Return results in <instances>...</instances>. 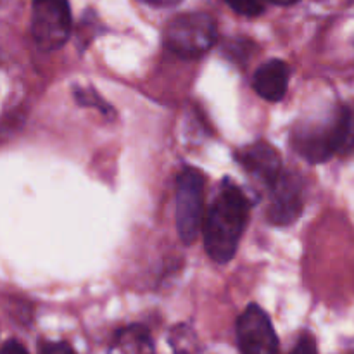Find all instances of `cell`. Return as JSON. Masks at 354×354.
<instances>
[{
	"mask_svg": "<svg viewBox=\"0 0 354 354\" xmlns=\"http://www.w3.org/2000/svg\"><path fill=\"white\" fill-rule=\"evenodd\" d=\"M249 209L248 196L230 180H225L204 221V244L213 261L228 263L234 258L248 225Z\"/></svg>",
	"mask_w": 354,
	"mask_h": 354,
	"instance_id": "cell-1",
	"label": "cell"
},
{
	"mask_svg": "<svg viewBox=\"0 0 354 354\" xmlns=\"http://www.w3.org/2000/svg\"><path fill=\"white\" fill-rule=\"evenodd\" d=\"M216 40V23L204 12L180 14L165 30V45L183 59L201 57L213 48Z\"/></svg>",
	"mask_w": 354,
	"mask_h": 354,
	"instance_id": "cell-2",
	"label": "cell"
},
{
	"mask_svg": "<svg viewBox=\"0 0 354 354\" xmlns=\"http://www.w3.org/2000/svg\"><path fill=\"white\" fill-rule=\"evenodd\" d=\"M30 30L40 50H59L71 35V9L68 0H33Z\"/></svg>",
	"mask_w": 354,
	"mask_h": 354,
	"instance_id": "cell-3",
	"label": "cell"
},
{
	"mask_svg": "<svg viewBox=\"0 0 354 354\" xmlns=\"http://www.w3.org/2000/svg\"><path fill=\"white\" fill-rule=\"evenodd\" d=\"M204 175L196 168H183L176 178V230L183 244H192L203 225Z\"/></svg>",
	"mask_w": 354,
	"mask_h": 354,
	"instance_id": "cell-4",
	"label": "cell"
},
{
	"mask_svg": "<svg viewBox=\"0 0 354 354\" xmlns=\"http://www.w3.org/2000/svg\"><path fill=\"white\" fill-rule=\"evenodd\" d=\"M237 344L241 354H279L275 328L258 304H249L239 317Z\"/></svg>",
	"mask_w": 354,
	"mask_h": 354,
	"instance_id": "cell-5",
	"label": "cell"
},
{
	"mask_svg": "<svg viewBox=\"0 0 354 354\" xmlns=\"http://www.w3.org/2000/svg\"><path fill=\"white\" fill-rule=\"evenodd\" d=\"M304 207L303 185L292 173H282L279 180L270 187V204L266 216L272 225L287 227L301 216Z\"/></svg>",
	"mask_w": 354,
	"mask_h": 354,
	"instance_id": "cell-6",
	"label": "cell"
},
{
	"mask_svg": "<svg viewBox=\"0 0 354 354\" xmlns=\"http://www.w3.org/2000/svg\"><path fill=\"white\" fill-rule=\"evenodd\" d=\"M237 159L249 175L265 183L266 187H272L283 173L282 158L277 149L265 140L254 142L242 149L237 154Z\"/></svg>",
	"mask_w": 354,
	"mask_h": 354,
	"instance_id": "cell-7",
	"label": "cell"
},
{
	"mask_svg": "<svg viewBox=\"0 0 354 354\" xmlns=\"http://www.w3.org/2000/svg\"><path fill=\"white\" fill-rule=\"evenodd\" d=\"M289 66L280 59H272L259 66L252 80V86L265 100L279 102L286 97L287 88H289Z\"/></svg>",
	"mask_w": 354,
	"mask_h": 354,
	"instance_id": "cell-8",
	"label": "cell"
},
{
	"mask_svg": "<svg viewBox=\"0 0 354 354\" xmlns=\"http://www.w3.org/2000/svg\"><path fill=\"white\" fill-rule=\"evenodd\" d=\"M109 354H154V342L145 327L128 325L114 334Z\"/></svg>",
	"mask_w": 354,
	"mask_h": 354,
	"instance_id": "cell-9",
	"label": "cell"
},
{
	"mask_svg": "<svg viewBox=\"0 0 354 354\" xmlns=\"http://www.w3.org/2000/svg\"><path fill=\"white\" fill-rule=\"evenodd\" d=\"M169 344L175 354H197L199 353V342L197 335L189 325H176L169 332Z\"/></svg>",
	"mask_w": 354,
	"mask_h": 354,
	"instance_id": "cell-10",
	"label": "cell"
},
{
	"mask_svg": "<svg viewBox=\"0 0 354 354\" xmlns=\"http://www.w3.org/2000/svg\"><path fill=\"white\" fill-rule=\"evenodd\" d=\"M75 99L78 100V104H82V106L97 107V109L102 111L104 114L113 113V107L107 106V104L104 102L102 97L92 88H75Z\"/></svg>",
	"mask_w": 354,
	"mask_h": 354,
	"instance_id": "cell-11",
	"label": "cell"
},
{
	"mask_svg": "<svg viewBox=\"0 0 354 354\" xmlns=\"http://www.w3.org/2000/svg\"><path fill=\"white\" fill-rule=\"evenodd\" d=\"M235 12L242 14V16H259L265 10L263 7V0H225Z\"/></svg>",
	"mask_w": 354,
	"mask_h": 354,
	"instance_id": "cell-12",
	"label": "cell"
},
{
	"mask_svg": "<svg viewBox=\"0 0 354 354\" xmlns=\"http://www.w3.org/2000/svg\"><path fill=\"white\" fill-rule=\"evenodd\" d=\"M289 354H318L317 341H315V337L310 332H304L297 339L296 346H294V349Z\"/></svg>",
	"mask_w": 354,
	"mask_h": 354,
	"instance_id": "cell-13",
	"label": "cell"
},
{
	"mask_svg": "<svg viewBox=\"0 0 354 354\" xmlns=\"http://www.w3.org/2000/svg\"><path fill=\"white\" fill-rule=\"evenodd\" d=\"M38 354H76L68 342L41 341L38 344Z\"/></svg>",
	"mask_w": 354,
	"mask_h": 354,
	"instance_id": "cell-14",
	"label": "cell"
},
{
	"mask_svg": "<svg viewBox=\"0 0 354 354\" xmlns=\"http://www.w3.org/2000/svg\"><path fill=\"white\" fill-rule=\"evenodd\" d=\"M0 354H28V351L19 341H16V339H9V341L3 342Z\"/></svg>",
	"mask_w": 354,
	"mask_h": 354,
	"instance_id": "cell-15",
	"label": "cell"
},
{
	"mask_svg": "<svg viewBox=\"0 0 354 354\" xmlns=\"http://www.w3.org/2000/svg\"><path fill=\"white\" fill-rule=\"evenodd\" d=\"M142 2H147L156 7H173L176 6V3L182 2V0H142Z\"/></svg>",
	"mask_w": 354,
	"mask_h": 354,
	"instance_id": "cell-16",
	"label": "cell"
},
{
	"mask_svg": "<svg viewBox=\"0 0 354 354\" xmlns=\"http://www.w3.org/2000/svg\"><path fill=\"white\" fill-rule=\"evenodd\" d=\"M265 2H270V3H275V6H294V3H297L299 0H265Z\"/></svg>",
	"mask_w": 354,
	"mask_h": 354,
	"instance_id": "cell-17",
	"label": "cell"
}]
</instances>
